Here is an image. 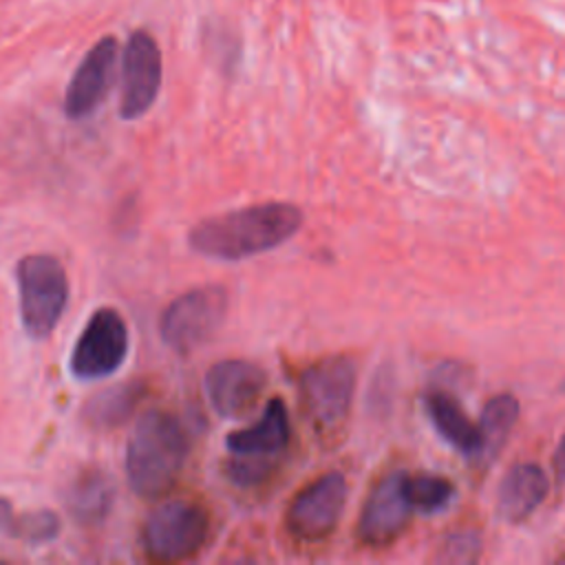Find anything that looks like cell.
I'll list each match as a JSON object with an SVG mask.
<instances>
[{
    "label": "cell",
    "mask_w": 565,
    "mask_h": 565,
    "mask_svg": "<svg viewBox=\"0 0 565 565\" xmlns=\"http://www.w3.org/2000/svg\"><path fill=\"white\" fill-rule=\"evenodd\" d=\"M302 223V212L285 201H267L199 221L190 247L214 260H243L269 252L291 238Z\"/></svg>",
    "instance_id": "obj_1"
},
{
    "label": "cell",
    "mask_w": 565,
    "mask_h": 565,
    "mask_svg": "<svg viewBox=\"0 0 565 565\" xmlns=\"http://www.w3.org/2000/svg\"><path fill=\"white\" fill-rule=\"evenodd\" d=\"M190 452L183 424L168 411L148 408L126 446V477L137 497L159 499L179 479Z\"/></svg>",
    "instance_id": "obj_2"
},
{
    "label": "cell",
    "mask_w": 565,
    "mask_h": 565,
    "mask_svg": "<svg viewBox=\"0 0 565 565\" xmlns=\"http://www.w3.org/2000/svg\"><path fill=\"white\" fill-rule=\"evenodd\" d=\"M20 320L29 338L44 340L57 327L68 302V278L49 254H29L15 265Z\"/></svg>",
    "instance_id": "obj_3"
},
{
    "label": "cell",
    "mask_w": 565,
    "mask_h": 565,
    "mask_svg": "<svg viewBox=\"0 0 565 565\" xmlns=\"http://www.w3.org/2000/svg\"><path fill=\"white\" fill-rule=\"evenodd\" d=\"M210 532L203 505L190 499H166L143 521L141 547L154 563H179L194 556Z\"/></svg>",
    "instance_id": "obj_4"
},
{
    "label": "cell",
    "mask_w": 565,
    "mask_h": 565,
    "mask_svg": "<svg viewBox=\"0 0 565 565\" xmlns=\"http://www.w3.org/2000/svg\"><path fill=\"white\" fill-rule=\"evenodd\" d=\"M227 313V291L218 285L194 287L177 296L159 320V333L174 353H190L207 342Z\"/></svg>",
    "instance_id": "obj_5"
},
{
    "label": "cell",
    "mask_w": 565,
    "mask_h": 565,
    "mask_svg": "<svg viewBox=\"0 0 565 565\" xmlns=\"http://www.w3.org/2000/svg\"><path fill=\"white\" fill-rule=\"evenodd\" d=\"M130 335L124 316L113 307L93 311L71 351L68 369L79 382H97L113 375L128 358Z\"/></svg>",
    "instance_id": "obj_6"
},
{
    "label": "cell",
    "mask_w": 565,
    "mask_h": 565,
    "mask_svg": "<svg viewBox=\"0 0 565 565\" xmlns=\"http://www.w3.org/2000/svg\"><path fill=\"white\" fill-rule=\"evenodd\" d=\"M355 388V362L349 355H331L313 362L300 375V397L307 415L318 426L340 424L351 406Z\"/></svg>",
    "instance_id": "obj_7"
},
{
    "label": "cell",
    "mask_w": 565,
    "mask_h": 565,
    "mask_svg": "<svg viewBox=\"0 0 565 565\" xmlns=\"http://www.w3.org/2000/svg\"><path fill=\"white\" fill-rule=\"evenodd\" d=\"M161 51L148 31H135L121 55L119 117L126 121L143 117L161 88Z\"/></svg>",
    "instance_id": "obj_8"
},
{
    "label": "cell",
    "mask_w": 565,
    "mask_h": 565,
    "mask_svg": "<svg viewBox=\"0 0 565 565\" xmlns=\"http://www.w3.org/2000/svg\"><path fill=\"white\" fill-rule=\"evenodd\" d=\"M347 479L340 472H327L305 486L287 510V527L302 541H318L333 532L347 503Z\"/></svg>",
    "instance_id": "obj_9"
},
{
    "label": "cell",
    "mask_w": 565,
    "mask_h": 565,
    "mask_svg": "<svg viewBox=\"0 0 565 565\" xmlns=\"http://www.w3.org/2000/svg\"><path fill=\"white\" fill-rule=\"evenodd\" d=\"M117 64V40L102 38L75 68L66 95L64 113L68 119H86L93 115L110 90Z\"/></svg>",
    "instance_id": "obj_10"
},
{
    "label": "cell",
    "mask_w": 565,
    "mask_h": 565,
    "mask_svg": "<svg viewBox=\"0 0 565 565\" xmlns=\"http://www.w3.org/2000/svg\"><path fill=\"white\" fill-rule=\"evenodd\" d=\"M413 510L404 490V472H393L371 490L360 514L358 534L366 545H386L404 532Z\"/></svg>",
    "instance_id": "obj_11"
},
{
    "label": "cell",
    "mask_w": 565,
    "mask_h": 565,
    "mask_svg": "<svg viewBox=\"0 0 565 565\" xmlns=\"http://www.w3.org/2000/svg\"><path fill=\"white\" fill-rule=\"evenodd\" d=\"M265 373L247 360H221L205 375V393L221 417L245 415L265 388Z\"/></svg>",
    "instance_id": "obj_12"
},
{
    "label": "cell",
    "mask_w": 565,
    "mask_h": 565,
    "mask_svg": "<svg viewBox=\"0 0 565 565\" xmlns=\"http://www.w3.org/2000/svg\"><path fill=\"white\" fill-rule=\"evenodd\" d=\"M291 437L289 413L280 397L267 402L260 419L249 426L227 435L225 446L234 457L249 459L263 466H269L271 457L280 455Z\"/></svg>",
    "instance_id": "obj_13"
},
{
    "label": "cell",
    "mask_w": 565,
    "mask_h": 565,
    "mask_svg": "<svg viewBox=\"0 0 565 565\" xmlns=\"http://www.w3.org/2000/svg\"><path fill=\"white\" fill-rule=\"evenodd\" d=\"M115 503V483L108 472L97 466L82 468L64 490L68 514L86 527L104 523Z\"/></svg>",
    "instance_id": "obj_14"
},
{
    "label": "cell",
    "mask_w": 565,
    "mask_h": 565,
    "mask_svg": "<svg viewBox=\"0 0 565 565\" xmlns=\"http://www.w3.org/2000/svg\"><path fill=\"white\" fill-rule=\"evenodd\" d=\"M547 488L550 483L541 466L532 461L512 466L499 488V497H497L499 514L510 523L523 521L543 503Z\"/></svg>",
    "instance_id": "obj_15"
},
{
    "label": "cell",
    "mask_w": 565,
    "mask_h": 565,
    "mask_svg": "<svg viewBox=\"0 0 565 565\" xmlns=\"http://www.w3.org/2000/svg\"><path fill=\"white\" fill-rule=\"evenodd\" d=\"M426 411L437 428V433L452 444L457 450L470 457H479L481 452V430L470 417L461 411L459 402L441 391H433L426 395Z\"/></svg>",
    "instance_id": "obj_16"
},
{
    "label": "cell",
    "mask_w": 565,
    "mask_h": 565,
    "mask_svg": "<svg viewBox=\"0 0 565 565\" xmlns=\"http://www.w3.org/2000/svg\"><path fill=\"white\" fill-rule=\"evenodd\" d=\"M143 395L141 382H126L110 386L97 395H93L82 411L86 426L95 430H110L121 426L137 408Z\"/></svg>",
    "instance_id": "obj_17"
},
{
    "label": "cell",
    "mask_w": 565,
    "mask_h": 565,
    "mask_svg": "<svg viewBox=\"0 0 565 565\" xmlns=\"http://www.w3.org/2000/svg\"><path fill=\"white\" fill-rule=\"evenodd\" d=\"M519 417V402L514 395L501 393L488 399L481 413V452L479 457H492L501 450L505 444L510 430L514 428V422Z\"/></svg>",
    "instance_id": "obj_18"
},
{
    "label": "cell",
    "mask_w": 565,
    "mask_h": 565,
    "mask_svg": "<svg viewBox=\"0 0 565 565\" xmlns=\"http://www.w3.org/2000/svg\"><path fill=\"white\" fill-rule=\"evenodd\" d=\"M404 490H406L411 505L419 512L441 510L452 497V483L439 475L404 472Z\"/></svg>",
    "instance_id": "obj_19"
},
{
    "label": "cell",
    "mask_w": 565,
    "mask_h": 565,
    "mask_svg": "<svg viewBox=\"0 0 565 565\" xmlns=\"http://www.w3.org/2000/svg\"><path fill=\"white\" fill-rule=\"evenodd\" d=\"M57 534H60V516L51 510H38V512H26L18 516L13 539H20L31 545H42L53 541Z\"/></svg>",
    "instance_id": "obj_20"
},
{
    "label": "cell",
    "mask_w": 565,
    "mask_h": 565,
    "mask_svg": "<svg viewBox=\"0 0 565 565\" xmlns=\"http://www.w3.org/2000/svg\"><path fill=\"white\" fill-rule=\"evenodd\" d=\"M479 552H481L479 534L466 530V532L450 534L446 539V543L441 545V552H439V561H444V563H472V561L479 558Z\"/></svg>",
    "instance_id": "obj_21"
},
{
    "label": "cell",
    "mask_w": 565,
    "mask_h": 565,
    "mask_svg": "<svg viewBox=\"0 0 565 565\" xmlns=\"http://www.w3.org/2000/svg\"><path fill=\"white\" fill-rule=\"evenodd\" d=\"M15 523H18V519L13 516L11 503L0 497V532L13 539V534H15Z\"/></svg>",
    "instance_id": "obj_22"
},
{
    "label": "cell",
    "mask_w": 565,
    "mask_h": 565,
    "mask_svg": "<svg viewBox=\"0 0 565 565\" xmlns=\"http://www.w3.org/2000/svg\"><path fill=\"white\" fill-rule=\"evenodd\" d=\"M552 468H554V477L558 483H565V435L558 441V448L554 450V459H552Z\"/></svg>",
    "instance_id": "obj_23"
}]
</instances>
